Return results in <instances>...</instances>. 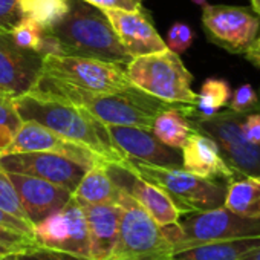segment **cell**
<instances>
[{"mask_svg": "<svg viewBox=\"0 0 260 260\" xmlns=\"http://www.w3.org/2000/svg\"><path fill=\"white\" fill-rule=\"evenodd\" d=\"M28 93L43 95L78 106L106 125H132L149 130H152L155 118L162 110L185 107L156 98L137 86L118 92H95L66 84L43 74Z\"/></svg>", "mask_w": 260, "mask_h": 260, "instance_id": "1", "label": "cell"}, {"mask_svg": "<svg viewBox=\"0 0 260 260\" xmlns=\"http://www.w3.org/2000/svg\"><path fill=\"white\" fill-rule=\"evenodd\" d=\"M42 54L86 57L122 66L134 58L119 42L104 11L84 0H69L66 14L43 29Z\"/></svg>", "mask_w": 260, "mask_h": 260, "instance_id": "2", "label": "cell"}, {"mask_svg": "<svg viewBox=\"0 0 260 260\" xmlns=\"http://www.w3.org/2000/svg\"><path fill=\"white\" fill-rule=\"evenodd\" d=\"M14 106L22 121L39 122L68 141L89 147L109 162L127 164L128 159L113 146L106 124L87 110L36 93L14 98Z\"/></svg>", "mask_w": 260, "mask_h": 260, "instance_id": "3", "label": "cell"}, {"mask_svg": "<svg viewBox=\"0 0 260 260\" xmlns=\"http://www.w3.org/2000/svg\"><path fill=\"white\" fill-rule=\"evenodd\" d=\"M116 204L121 207L118 239L107 260H172L173 245L161 225L121 188Z\"/></svg>", "mask_w": 260, "mask_h": 260, "instance_id": "4", "label": "cell"}, {"mask_svg": "<svg viewBox=\"0 0 260 260\" xmlns=\"http://www.w3.org/2000/svg\"><path fill=\"white\" fill-rule=\"evenodd\" d=\"M125 74L141 90L172 104L194 106L193 75L181 57L169 48L159 52L134 57L125 64Z\"/></svg>", "mask_w": 260, "mask_h": 260, "instance_id": "5", "label": "cell"}, {"mask_svg": "<svg viewBox=\"0 0 260 260\" xmlns=\"http://www.w3.org/2000/svg\"><path fill=\"white\" fill-rule=\"evenodd\" d=\"M141 178L158 185L176 205L181 214L213 210L223 205L226 182L198 176L182 167H158L128 159Z\"/></svg>", "mask_w": 260, "mask_h": 260, "instance_id": "6", "label": "cell"}, {"mask_svg": "<svg viewBox=\"0 0 260 260\" xmlns=\"http://www.w3.org/2000/svg\"><path fill=\"white\" fill-rule=\"evenodd\" d=\"M161 228L173 245V251H179L208 242L260 236V219L242 217L222 205L181 214L178 222L161 225Z\"/></svg>", "mask_w": 260, "mask_h": 260, "instance_id": "7", "label": "cell"}, {"mask_svg": "<svg viewBox=\"0 0 260 260\" xmlns=\"http://www.w3.org/2000/svg\"><path fill=\"white\" fill-rule=\"evenodd\" d=\"M42 74L95 92H118L135 86L125 74V66L86 57L46 54Z\"/></svg>", "mask_w": 260, "mask_h": 260, "instance_id": "8", "label": "cell"}, {"mask_svg": "<svg viewBox=\"0 0 260 260\" xmlns=\"http://www.w3.org/2000/svg\"><path fill=\"white\" fill-rule=\"evenodd\" d=\"M198 132L211 138L225 162L239 176L260 178V146L249 143L240 130V113L230 109L205 119H191Z\"/></svg>", "mask_w": 260, "mask_h": 260, "instance_id": "9", "label": "cell"}, {"mask_svg": "<svg viewBox=\"0 0 260 260\" xmlns=\"http://www.w3.org/2000/svg\"><path fill=\"white\" fill-rule=\"evenodd\" d=\"M202 28L210 43L243 55L260 32V16L251 7H202Z\"/></svg>", "mask_w": 260, "mask_h": 260, "instance_id": "10", "label": "cell"}, {"mask_svg": "<svg viewBox=\"0 0 260 260\" xmlns=\"http://www.w3.org/2000/svg\"><path fill=\"white\" fill-rule=\"evenodd\" d=\"M90 167L52 152H19L0 155V170L46 179L71 193Z\"/></svg>", "mask_w": 260, "mask_h": 260, "instance_id": "11", "label": "cell"}, {"mask_svg": "<svg viewBox=\"0 0 260 260\" xmlns=\"http://www.w3.org/2000/svg\"><path fill=\"white\" fill-rule=\"evenodd\" d=\"M32 239L42 246L89 257V231L83 207L72 196L63 208L34 225Z\"/></svg>", "mask_w": 260, "mask_h": 260, "instance_id": "12", "label": "cell"}, {"mask_svg": "<svg viewBox=\"0 0 260 260\" xmlns=\"http://www.w3.org/2000/svg\"><path fill=\"white\" fill-rule=\"evenodd\" d=\"M43 57L19 46L10 32H0V92L13 98L28 93L42 75Z\"/></svg>", "mask_w": 260, "mask_h": 260, "instance_id": "13", "label": "cell"}, {"mask_svg": "<svg viewBox=\"0 0 260 260\" xmlns=\"http://www.w3.org/2000/svg\"><path fill=\"white\" fill-rule=\"evenodd\" d=\"M113 146L132 161L158 167H182V153L161 143L152 130L132 125H106Z\"/></svg>", "mask_w": 260, "mask_h": 260, "instance_id": "14", "label": "cell"}, {"mask_svg": "<svg viewBox=\"0 0 260 260\" xmlns=\"http://www.w3.org/2000/svg\"><path fill=\"white\" fill-rule=\"evenodd\" d=\"M19 152H52L72 158L89 167L107 162V159L96 155L89 147L68 141L55 132H52V130H49L48 127L34 121H23L19 130L14 134V138L10 143V146L4 150V153Z\"/></svg>", "mask_w": 260, "mask_h": 260, "instance_id": "15", "label": "cell"}, {"mask_svg": "<svg viewBox=\"0 0 260 260\" xmlns=\"http://www.w3.org/2000/svg\"><path fill=\"white\" fill-rule=\"evenodd\" d=\"M106 170L113 182L132 196L159 225H169L178 222L181 211L172 202V199L155 184L141 178L132 167L127 164L106 162Z\"/></svg>", "mask_w": 260, "mask_h": 260, "instance_id": "16", "label": "cell"}, {"mask_svg": "<svg viewBox=\"0 0 260 260\" xmlns=\"http://www.w3.org/2000/svg\"><path fill=\"white\" fill-rule=\"evenodd\" d=\"M107 16L115 34L122 46L132 57H141L167 49L150 20L149 13L141 8L137 11L125 10H103Z\"/></svg>", "mask_w": 260, "mask_h": 260, "instance_id": "17", "label": "cell"}, {"mask_svg": "<svg viewBox=\"0 0 260 260\" xmlns=\"http://www.w3.org/2000/svg\"><path fill=\"white\" fill-rule=\"evenodd\" d=\"M7 175L11 179L20 198L22 207L28 216V220L32 225L63 208L72 198V193L69 190L46 179L22 173Z\"/></svg>", "mask_w": 260, "mask_h": 260, "instance_id": "18", "label": "cell"}, {"mask_svg": "<svg viewBox=\"0 0 260 260\" xmlns=\"http://www.w3.org/2000/svg\"><path fill=\"white\" fill-rule=\"evenodd\" d=\"M182 169L214 181L230 182L239 175L225 162L216 143L207 135L196 132L188 138L185 146L181 149Z\"/></svg>", "mask_w": 260, "mask_h": 260, "instance_id": "19", "label": "cell"}, {"mask_svg": "<svg viewBox=\"0 0 260 260\" xmlns=\"http://www.w3.org/2000/svg\"><path fill=\"white\" fill-rule=\"evenodd\" d=\"M89 231V257L107 260L118 239L121 207L113 202L81 205Z\"/></svg>", "mask_w": 260, "mask_h": 260, "instance_id": "20", "label": "cell"}, {"mask_svg": "<svg viewBox=\"0 0 260 260\" xmlns=\"http://www.w3.org/2000/svg\"><path fill=\"white\" fill-rule=\"evenodd\" d=\"M258 245L260 236L208 242L175 251L172 260H239L245 252Z\"/></svg>", "mask_w": 260, "mask_h": 260, "instance_id": "21", "label": "cell"}, {"mask_svg": "<svg viewBox=\"0 0 260 260\" xmlns=\"http://www.w3.org/2000/svg\"><path fill=\"white\" fill-rule=\"evenodd\" d=\"M191 116L193 106L166 109L155 118L152 132L166 146L181 150L188 138L196 132Z\"/></svg>", "mask_w": 260, "mask_h": 260, "instance_id": "22", "label": "cell"}, {"mask_svg": "<svg viewBox=\"0 0 260 260\" xmlns=\"http://www.w3.org/2000/svg\"><path fill=\"white\" fill-rule=\"evenodd\" d=\"M72 196L80 205L106 204V202L116 204L119 196V187L113 182V179L107 173L106 162H101L90 167L84 173L77 188L74 190Z\"/></svg>", "mask_w": 260, "mask_h": 260, "instance_id": "23", "label": "cell"}, {"mask_svg": "<svg viewBox=\"0 0 260 260\" xmlns=\"http://www.w3.org/2000/svg\"><path fill=\"white\" fill-rule=\"evenodd\" d=\"M223 207L242 217L260 219V178L237 176L231 179L226 184Z\"/></svg>", "mask_w": 260, "mask_h": 260, "instance_id": "24", "label": "cell"}, {"mask_svg": "<svg viewBox=\"0 0 260 260\" xmlns=\"http://www.w3.org/2000/svg\"><path fill=\"white\" fill-rule=\"evenodd\" d=\"M231 96L230 83L222 78H208L202 83L199 93H196V103L193 106L191 119H205L219 113L228 106Z\"/></svg>", "mask_w": 260, "mask_h": 260, "instance_id": "25", "label": "cell"}, {"mask_svg": "<svg viewBox=\"0 0 260 260\" xmlns=\"http://www.w3.org/2000/svg\"><path fill=\"white\" fill-rule=\"evenodd\" d=\"M20 8L23 17L37 22L46 29L66 14L69 0H20Z\"/></svg>", "mask_w": 260, "mask_h": 260, "instance_id": "26", "label": "cell"}, {"mask_svg": "<svg viewBox=\"0 0 260 260\" xmlns=\"http://www.w3.org/2000/svg\"><path fill=\"white\" fill-rule=\"evenodd\" d=\"M11 260H92L86 255H78L63 249H55L42 245H29L10 255Z\"/></svg>", "mask_w": 260, "mask_h": 260, "instance_id": "27", "label": "cell"}, {"mask_svg": "<svg viewBox=\"0 0 260 260\" xmlns=\"http://www.w3.org/2000/svg\"><path fill=\"white\" fill-rule=\"evenodd\" d=\"M10 34L13 36L14 42L19 46L31 49V51L42 52V49H43V28L37 22L23 17L20 20V23Z\"/></svg>", "mask_w": 260, "mask_h": 260, "instance_id": "28", "label": "cell"}, {"mask_svg": "<svg viewBox=\"0 0 260 260\" xmlns=\"http://www.w3.org/2000/svg\"><path fill=\"white\" fill-rule=\"evenodd\" d=\"M0 210H4L22 220L29 222L14 185H13L11 179L8 178L7 172H4V170H0Z\"/></svg>", "mask_w": 260, "mask_h": 260, "instance_id": "29", "label": "cell"}, {"mask_svg": "<svg viewBox=\"0 0 260 260\" xmlns=\"http://www.w3.org/2000/svg\"><path fill=\"white\" fill-rule=\"evenodd\" d=\"M193 40H194L193 29L184 22H175L167 32L166 45L170 51L179 55L184 54L193 45Z\"/></svg>", "mask_w": 260, "mask_h": 260, "instance_id": "30", "label": "cell"}, {"mask_svg": "<svg viewBox=\"0 0 260 260\" xmlns=\"http://www.w3.org/2000/svg\"><path fill=\"white\" fill-rule=\"evenodd\" d=\"M258 103V92L251 84H240L234 92H231L228 109L236 113H248Z\"/></svg>", "mask_w": 260, "mask_h": 260, "instance_id": "31", "label": "cell"}, {"mask_svg": "<svg viewBox=\"0 0 260 260\" xmlns=\"http://www.w3.org/2000/svg\"><path fill=\"white\" fill-rule=\"evenodd\" d=\"M34 243V239L29 236L0 226V257H8Z\"/></svg>", "mask_w": 260, "mask_h": 260, "instance_id": "32", "label": "cell"}, {"mask_svg": "<svg viewBox=\"0 0 260 260\" xmlns=\"http://www.w3.org/2000/svg\"><path fill=\"white\" fill-rule=\"evenodd\" d=\"M22 19L20 0H0V32H11Z\"/></svg>", "mask_w": 260, "mask_h": 260, "instance_id": "33", "label": "cell"}, {"mask_svg": "<svg viewBox=\"0 0 260 260\" xmlns=\"http://www.w3.org/2000/svg\"><path fill=\"white\" fill-rule=\"evenodd\" d=\"M22 118L19 116L16 106H14V98L0 92V125L8 127L13 134H16L19 127L22 125Z\"/></svg>", "mask_w": 260, "mask_h": 260, "instance_id": "34", "label": "cell"}, {"mask_svg": "<svg viewBox=\"0 0 260 260\" xmlns=\"http://www.w3.org/2000/svg\"><path fill=\"white\" fill-rule=\"evenodd\" d=\"M101 10H125L137 11L143 8V0H84Z\"/></svg>", "mask_w": 260, "mask_h": 260, "instance_id": "35", "label": "cell"}, {"mask_svg": "<svg viewBox=\"0 0 260 260\" xmlns=\"http://www.w3.org/2000/svg\"><path fill=\"white\" fill-rule=\"evenodd\" d=\"M0 226L32 237V228H34L32 223H29L26 220H22V219H19V217H16V216L7 213L4 210H0Z\"/></svg>", "mask_w": 260, "mask_h": 260, "instance_id": "36", "label": "cell"}, {"mask_svg": "<svg viewBox=\"0 0 260 260\" xmlns=\"http://www.w3.org/2000/svg\"><path fill=\"white\" fill-rule=\"evenodd\" d=\"M243 57L255 68L260 69V36L252 42V45L246 49Z\"/></svg>", "mask_w": 260, "mask_h": 260, "instance_id": "37", "label": "cell"}, {"mask_svg": "<svg viewBox=\"0 0 260 260\" xmlns=\"http://www.w3.org/2000/svg\"><path fill=\"white\" fill-rule=\"evenodd\" d=\"M13 138H14V134L11 132V130L8 127L0 125V152H4L10 146Z\"/></svg>", "mask_w": 260, "mask_h": 260, "instance_id": "38", "label": "cell"}, {"mask_svg": "<svg viewBox=\"0 0 260 260\" xmlns=\"http://www.w3.org/2000/svg\"><path fill=\"white\" fill-rule=\"evenodd\" d=\"M239 260H260V245L245 252Z\"/></svg>", "mask_w": 260, "mask_h": 260, "instance_id": "39", "label": "cell"}, {"mask_svg": "<svg viewBox=\"0 0 260 260\" xmlns=\"http://www.w3.org/2000/svg\"><path fill=\"white\" fill-rule=\"evenodd\" d=\"M251 8L260 16V0H251Z\"/></svg>", "mask_w": 260, "mask_h": 260, "instance_id": "40", "label": "cell"}, {"mask_svg": "<svg viewBox=\"0 0 260 260\" xmlns=\"http://www.w3.org/2000/svg\"><path fill=\"white\" fill-rule=\"evenodd\" d=\"M194 2H196V4H201L202 7L205 5V0H194Z\"/></svg>", "mask_w": 260, "mask_h": 260, "instance_id": "41", "label": "cell"}, {"mask_svg": "<svg viewBox=\"0 0 260 260\" xmlns=\"http://www.w3.org/2000/svg\"><path fill=\"white\" fill-rule=\"evenodd\" d=\"M0 260H11V258H10V255H8V257H0Z\"/></svg>", "mask_w": 260, "mask_h": 260, "instance_id": "42", "label": "cell"}, {"mask_svg": "<svg viewBox=\"0 0 260 260\" xmlns=\"http://www.w3.org/2000/svg\"><path fill=\"white\" fill-rule=\"evenodd\" d=\"M2 153H4V152H0V155H2Z\"/></svg>", "mask_w": 260, "mask_h": 260, "instance_id": "43", "label": "cell"}]
</instances>
